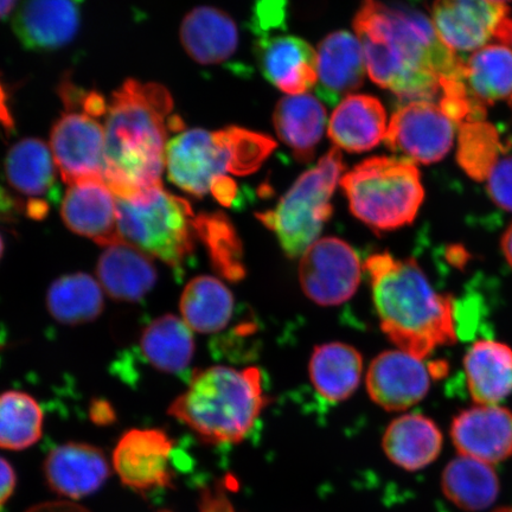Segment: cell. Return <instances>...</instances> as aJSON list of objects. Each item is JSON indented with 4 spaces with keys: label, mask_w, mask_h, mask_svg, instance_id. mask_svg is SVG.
<instances>
[{
    "label": "cell",
    "mask_w": 512,
    "mask_h": 512,
    "mask_svg": "<svg viewBox=\"0 0 512 512\" xmlns=\"http://www.w3.org/2000/svg\"><path fill=\"white\" fill-rule=\"evenodd\" d=\"M370 79L408 101H440L464 83V61L420 11L362 0L352 22Z\"/></svg>",
    "instance_id": "cell-1"
},
{
    "label": "cell",
    "mask_w": 512,
    "mask_h": 512,
    "mask_svg": "<svg viewBox=\"0 0 512 512\" xmlns=\"http://www.w3.org/2000/svg\"><path fill=\"white\" fill-rule=\"evenodd\" d=\"M174 100L158 83L126 80L105 115L102 178L115 197L137 201L163 187L170 131L182 132Z\"/></svg>",
    "instance_id": "cell-2"
},
{
    "label": "cell",
    "mask_w": 512,
    "mask_h": 512,
    "mask_svg": "<svg viewBox=\"0 0 512 512\" xmlns=\"http://www.w3.org/2000/svg\"><path fill=\"white\" fill-rule=\"evenodd\" d=\"M381 329L396 347L425 360L457 341L456 302L434 290L413 259L379 253L364 262Z\"/></svg>",
    "instance_id": "cell-3"
},
{
    "label": "cell",
    "mask_w": 512,
    "mask_h": 512,
    "mask_svg": "<svg viewBox=\"0 0 512 512\" xmlns=\"http://www.w3.org/2000/svg\"><path fill=\"white\" fill-rule=\"evenodd\" d=\"M267 402L258 368L215 366L192 375L169 414L207 444H238L251 433Z\"/></svg>",
    "instance_id": "cell-4"
},
{
    "label": "cell",
    "mask_w": 512,
    "mask_h": 512,
    "mask_svg": "<svg viewBox=\"0 0 512 512\" xmlns=\"http://www.w3.org/2000/svg\"><path fill=\"white\" fill-rule=\"evenodd\" d=\"M277 144L265 134L230 126L220 131L202 128L179 132L166 147L168 177L195 197L211 190L229 174L251 175L270 157Z\"/></svg>",
    "instance_id": "cell-5"
},
{
    "label": "cell",
    "mask_w": 512,
    "mask_h": 512,
    "mask_svg": "<svg viewBox=\"0 0 512 512\" xmlns=\"http://www.w3.org/2000/svg\"><path fill=\"white\" fill-rule=\"evenodd\" d=\"M339 184L352 215L377 233L412 224L425 200L418 166L403 157L366 159Z\"/></svg>",
    "instance_id": "cell-6"
},
{
    "label": "cell",
    "mask_w": 512,
    "mask_h": 512,
    "mask_svg": "<svg viewBox=\"0 0 512 512\" xmlns=\"http://www.w3.org/2000/svg\"><path fill=\"white\" fill-rule=\"evenodd\" d=\"M344 171L341 152L334 147L294 182L277 207L256 214L290 258H299L319 239L334 211L331 198Z\"/></svg>",
    "instance_id": "cell-7"
},
{
    "label": "cell",
    "mask_w": 512,
    "mask_h": 512,
    "mask_svg": "<svg viewBox=\"0 0 512 512\" xmlns=\"http://www.w3.org/2000/svg\"><path fill=\"white\" fill-rule=\"evenodd\" d=\"M121 239L164 264L181 268L194 253L197 217L190 203L160 187L137 201L117 197Z\"/></svg>",
    "instance_id": "cell-8"
},
{
    "label": "cell",
    "mask_w": 512,
    "mask_h": 512,
    "mask_svg": "<svg viewBox=\"0 0 512 512\" xmlns=\"http://www.w3.org/2000/svg\"><path fill=\"white\" fill-rule=\"evenodd\" d=\"M508 5L491 0H435L433 27L454 54L482 49L492 41L509 46L512 19Z\"/></svg>",
    "instance_id": "cell-9"
},
{
    "label": "cell",
    "mask_w": 512,
    "mask_h": 512,
    "mask_svg": "<svg viewBox=\"0 0 512 512\" xmlns=\"http://www.w3.org/2000/svg\"><path fill=\"white\" fill-rule=\"evenodd\" d=\"M458 125L439 102L409 101L393 114L384 143L413 163L434 164L451 151Z\"/></svg>",
    "instance_id": "cell-10"
},
{
    "label": "cell",
    "mask_w": 512,
    "mask_h": 512,
    "mask_svg": "<svg viewBox=\"0 0 512 512\" xmlns=\"http://www.w3.org/2000/svg\"><path fill=\"white\" fill-rule=\"evenodd\" d=\"M362 279V264L354 248L342 239H318L300 256L299 281L312 302L337 306L348 302Z\"/></svg>",
    "instance_id": "cell-11"
},
{
    "label": "cell",
    "mask_w": 512,
    "mask_h": 512,
    "mask_svg": "<svg viewBox=\"0 0 512 512\" xmlns=\"http://www.w3.org/2000/svg\"><path fill=\"white\" fill-rule=\"evenodd\" d=\"M98 119L67 108L51 128L49 147L67 185L88 179L104 181L105 127Z\"/></svg>",
    "instance_id": "cell-12"
},
{
    "label": "cell",
    "mask_w": 512,
    "mask_h": 512,
    "mask_svg": "<svg viewBox=\"0 0 512 512\" xmlns=\"http://www.w3.org/2000/svg\"><path fill=\"white\" fill-rule=\"evenodd\" d=\"M174 441L159 428L131 430L113 452V466L121 482L139 494L171 488Z\"/></svg>",
    "instance_id": "cell-13"
},
{
    "label": "cell",
    "mask_w": 512,
    "mask_h": 512,
    "mask_svg": "<svg viewBox=\"0 0 512 512\" xmlns=\"http://www.w3.org/2000/svg\"><path fill=\"white\" fill-rule=\"evenodd\" d=\"M433 375L421 358L400 349L384 351L368 369V394L388 412L406 411L425 399Z\"/></svg>",
    "instance_id": "cell-14"
},
{
    "label": "cell",
    "mask_w": 512,
    "mask_h": 512,
    "mask_svg": "<svg viewBox=\"0 0 512 512\" xmlns=\"http://www.w3.org/2000/svg\"><path fill=\"white\" fill-rule=\"evenodd\" d=\"M57 166L50 147L37 138L19 140L6 155L4 175L11 190L30 200V216L41 219L47 214L48 202L60 198Z\"/></svg>",
    "instance_id": "cell-15"
},
{
    "label": "cell",
    "mask_w": 512,
    "mask_h": 512,
    "mask_svg": "<svg viewBox=\"0 0 512 512\" xmlns=\"http://www.w3.org/2000/svg\"><path fill=\"white\" fill-rule=\"evenodd\" d=\"M81 21L82 0H22L12 29L25 49L50 53L74 41Z\"/></svg>",
    "instance_id": "cell-16"
},
{
    "label": "cell",
    "mask_w": 512,
    "mask_h": 512,
    "mask_svg": "<svg viewBox=\"0 0 512 512\" xmlns=\"http://www.w3.org/2000/svg\"><path fill=\"white\" fill-rule=\"evenodd\" d=\"M256 57L261 73L287 95L306 94L318 81L317 50L303 38L258 32Z\"/></svg>",
    "instance_id": "cell-17"
},
{
    "label": "cell",
    "mask_w": 512,
    "mask_h": 512,
    "mask_svg": "<svg viewBox=\"0 0 512 512\" xmlns=\"http://www.w3.org/2000/svg\"><path fill=\"white\" fill-rule=\"evenodd\" d=\"M451 439L459 456L486 464L512 456V413L501 406L477 405L454 416Z\"/></svg>",
    "instance_id": "cell-18"
},
{
    "label": "cell",
    "mask_w": 512,
    "mask_h": 512,
    "mask_svg": "<svg viewBox=\"0 0 512 512\" xmlns=\"http://www.w3.org/2000/svg\"><path fill=\"white\" fill-rule=\"evenodd\" d=\"M61 216L72 232L100 246L124 241L119 232L117 197L102 179L68 185Z\"/></svg>",
    "instance_id": "cell-19"
},
{
    "label": "cell",
    "mask_w": 512,
    "mask_h": 512,
    "mask_svg": "<svg viewBox=\"0 0 512 512\" xmlns=\"http://www.w3.org/2000/svg\"><path fill=\"white\" fill-rule=\"evenodd\" d=\"M367 72L362 44L356 35L338 30L319 43L316 93L325 104L338 105L357 91Z\"/></svg>",
    "instance_id": "cell-20"
},
{
    "label": "cell",
    "mask_w": 512,
    "mask_h": 512,
    "mask_svg": "<svg viewBox=\"0 0 512 512\" xmlns=\"http://www.w3.org/2000/svg\"><path fill=\"white\" fill-rule=\"evenodd\" d=\"M43 471L49 488L70 499L95 494L111 475L105 453L98 447L82 443L54 448L44 460Z\"/></svg>",
    "instance_id": "cell-21"
},
{
    "label": "cell",
    "mask_w": 512,
    "mask_h": 512,
    "mask_svg": "<svg viewBox=\"0 0 512 512\" xmlns=\"http://www.w3.org/2000/svg\"><path fill=\"white\" fill-rule=\"evenodd\" d=\"M96 274L108 296L127 303L143 299L155 287L158 278L151 256L125 241L105 249Z\"/></svg>",
    "instance_id": "cell-22"
},
{
    "label": "cell",
    "mask_w": 512,
    "mask_h": 512,
    "mask_svg": "<svg viewBox=\"0 0 512 512\" xmlns=\"http://www.w3.org/2000/svg\"><path fill=\"white\" fill-rule=\"evenodd\" d=\"M387 113L374 96L349 95L339 102L328 134L339 149L352 153L373 150L387 134Z\"/></svg>",
    "instance_id": "cell-23"
},
{
    "label": "cell",
    "mask_w": 512,
    "mask_h": 512,
    "mask_svg": "<svg viewBox=\"0 0 512 512\" xmlns=\"http://www.w3.org/2000/svg\"><path fill=\"white\" fill-rule=\"evenodd\" d=\"M181 43L192 60L214 66L227 61L238 50V25L220 9L198 6L183 18Z\"/></svg>",
    "instance_id": "cell-24"
},
{
    "label": "cell",
    "mask_w": 512,
    "mask_h": 512,
    "mask_svg": "<svg viewBox=\"0 0 512 512\" xmlns=\"http://www.w3.org/2000/svg\"><path fill=\"white\" fill-rule=\"evenodd\" d=\"M467 388L477 405L496 406L512 393V349L479 339L464 358Z\"/></svg>",
    "instance_id": "cell-25"
},
{
    "label": "cell",
    "mask_w": 512,
    "mask_h": 512,
    "mask_svg": "<svg viewBox=\"0 0 512 512\" xmlns=\"http://www.w3.org/2000/svg\"><path fill=\"white\" fill-rule=\"evenodd\" d=\"M382 447L396 466L406 471H419L439 457L443 433L427 416L406 414L390 422L383 435Z\"/></svg>",
    "instance_id": "cell-26"
},
{
    "label": "cell",
    "mask_w": 512,
    "mask_h": 512,
    "mask_svg": "<svg viewBox=\"0 0 512 512\" xmlns=\"http://www.w3.org/2000/svg\"><path fill=\"white\" fill-rule=\"evenodd\" d=\"M326 111L310 94L285 96L274 111V127L281 142L299 162H310L326 127Z\"/></svg>",
    "instance_id": "cell-27"
},
{
    "label": "cell",
    "mask_w": 512,
    "mask_h": 512,
    "mask_svg": "<svg viewBox=\"0 0 512 512\" xmlns=\"http://www.w3.org/2000/svg\"><path fill=\"white\" fill-rule=\"evenodd\" d=\"M464 83L467 94L479 106L504 102L512 108V49L502 43H491L475 51L464 61Z\"/></svg>",
    "instance_id": "cell-28"
},
{
    "label": "cell",
    "mask_w": 512,
    "mask_h": 512,
    "mask_svg": "<svg viewBox=\"0 0 512 512\" xmlns=\"http://www.w3.org/2000/svg\"><path fill=\"white\" fill-rule=\"evenodd\" d=\"M363 358L345 343L318 345L310 361L313 387L325 400L341 402L350 398L360 386Z\"/></svg>",
    "instance_id": "cell-29"
},
{
    "label": "cell",
    "mask_w": 512,
    "mask_h": 512,
    "mask_svg": "<svg viewBox=\"0 0 512 512\" xmlns=\"http://www.w3.org/2000/svg\"><path fill=\"white\" fill-rule=\"evenodd\" d=\"M441 489L448 501L459 509L478 512L496 502L501 484L492 465L459 456L445 467Z\"/></svg>",
    "instance_id": "cell-30"
},
{
    "label": "cell",
    "mask_w": 512,
    "mask_h": 512,
    "mask_svg": "<svg viewBox=\"0 0 512 512\" xmlns=\"http://www.w3.org/2000/svg\"><path fill=\"white\" fill-rule=\"evenodd\" d=\"M192 330L174 315L159 317L147 326L140 338V350L151 366L163 373L181 374L195 354Z\"/></svg>",
    "instance_id": "cell-31"
},
{
    "label": "cell",
    "mask_w": 512,
    "mask_h": 512,
    "mask_svg": "<svg viewBox=\"0 0 512 512\" xmlns=\"http://www.w3.org/2000/svg\"><path fill=\"white\" fill-rule=\"evenodd\" d=\"M179 309L191 330L215 334L226 328L232 319L234 298L221 280L200 275L184 288Z\"/></svg>",
    "instance_id": "cell-32"
},
{
    "label": "cell",
    "mask_w": 512,
    "mask_h": 512,
    "mask_svg": "<svg viewBox=\"0 0 512 512\" xmlns=\"http://www.w3.org/2000/svg\"><path fill=\"white\" fill-rule=\"evenodd\" d=\"M104 294L91 275H63L49 287L47 306L57 322L80 325L93 322L104 311Z\"/></svg>",
    "instance_id": "cell-33"
},
{
    "label": "cell",
    "mask_w": 512,
    "mask_h": 512,
    "mask_svg": "<svg viewBox=\"0 0 512 512\" xmlns=\"http://www.w3.org/2000/svg\"><path fill=\"white\" fill-rule=\"evenodd\" d=\"M457 162L473 181L483 182L503 156L505 146L497 128L484 119L458 127Z\"/></svg>",
    "instance_id": "cell-34"
},
{
    "label": "cell",
    "mask_w": 512,
    "mask_h": 512,
    "mask_svg": "<svg viewBox=\"0 0 512 512\" xmlns=\"http://www.w3.org/2000/svg\"><path fill=\"white\" fill-rule=\"evenodd\" d=\"M43 412L37 401L22 392L0 394V448L22 451L42 437Z\"/></svg>",
    "instance_id": "cell-35"
},
{
    "label": "cell",
    "mask_w": 512,
    "mask_h": 512,
    "mask_svg": "<svg viewBox=\"0 0 512 512\" xmlns=\"http://www.w3.org/2000/svg\"><path fill=\"white\" fill-rule=\"evenodd\" d=\"M486 191L498 208L512 213V155L498 160L486 178Z\"/></svg>",
    "instance_id": "cell-36"
},
{
    "label": "cell",
    "mask_w": 512,
    "mask_h": 512,
    "mask_svg": "<svg viewBox=\"0 0 512 512\" xmlns=\"http://www.w3.org/2000/svg\"><path fill=\"white\" fill-rule=\"evenodd\" d=\"M229 478L204 488L200 496V512H236L229 497Z\"/></svg>",
    "instance_id": "cell-37"
},
{
    "label": "cell",
    "mask_w": 512,
    "mask_h": 512,
    "mask_svg": "<svg viewBox=\"0 0 512 512\" xmlns=\"http://www.w3.org/2000/svg\"><path fill=\"white\" fill-rule=\"evenodd\" d=\"M16 485L17 476L14 467H12L8 460L0 457V509L14 495Z\"/></svg>",
    "instance_id": "cell-38"
},
{
    "label": "cell",
    "mask_w": 512,
    "mask_h": 512,
    "mask_svg": "<svg viewBox=\"0 0 512 512\" xmlns=\"http://www.w3.org/2000/svg\"><path fill=\"white\" fill-rule=\"evenodd\" d=\"M25 512H91L72 502H50L36 505Z\"/></svg>",
    "instance_id": "cell-39"
},
{
    "label": "cell",
    "mask_w": 512,
    "mask_h": 512,
    "mask_svg": "<svg viewBox=\"0 0 512 512\" xmlns=\"http://www.w3.org/2000/svg\"><path fill=\"white\" fill-rule=\"evenodd\" d=\"M0 126L8 131L15 127V120L9 107L8 93H6L2 81H0Z\"/></svg>",
    "instance_id": "cell-40"
},
{
    "label": "cell",
    "mask_w": 512,
    "mask_h": 512,
    "mask_svg": "<svg viewBox=\"0 0 512 512\" xmlns=\"http://www.w3.org/2000/svg\"><path fill=\"white\" fill-rule=\"evenodd\" d=\"M92 418L95 424L108 425L114 421V412L106 402H96L92 407Z\"/></svg>",
    "instance_id": "cell-41"
},
{
    "label": "cell",
    "mask_w": 512,
    "mask_h": 512,
    "mask_svg": "<svg viewBox=\"0 0 512 512\" xmlns=\"http://www.w3.org/2000/svg\"><path fill=\"white\" fill-rule=\"evenodd\" d=\"M501 247L505 260L512 267V223L503 234Z\"/></svg>",
    "instance_id": "cell-42"
},
{
    "label": "cell",
    "mask_w": 512,
    "mask_h": 512,
    "mask_svg": "<svg viewBox=\"0 0 512 512\" xmlns=\"http://www.w3.org/2000/svg\"><path fill=\"white\" fill-rule=\"evenodd\" d=\"M18 0H0V21L8 18L14 12Z\"/></svg>",
    "instance_id": "cell-43"
},
{
    "label": "cell",
    "mask_w": 512,
    "mask_h": 512,
    "mask_svg": "<svg viewBox=\"0 0 512 512\" xmlns=\"http://www.w3.org/2000/svg\"><path fill=\"white\" fill-rule=\"evenodd\" d=\"M4 253V241L2 235H0V259H2Z\"/></svg>",
    "instance_id": "cell-44"
},
{
    "label": "cell",
    "mask_w": 512,
    "mask_h": 512,
    "mask_svg": "<svg viewBox=\"0 0 512 512\" xmlns=\"http://www.w3.org/2000/svg\"><path fill=\"white\" fill-rule=\"evenodd\" d=\"M491 2L507 5V3L512 2V0H491Z\"/></svg>",
    "instance_id": "cell-45"
},
{
    "label": "cell",
    "mask_w": 512,
    "mask_h": 512,
    "mask_svg": "<svg viewBox=\"0 0 512 512\" xmlns=\"http://www.w3.org/2000/svg\"><path fill=\"white\" fill-rule=\"evenodd\" d=\"M495 512H512V508H499Z\"/></svg>",
    "instance_id": "cell-46"
},
{
    "label": "cell",
    "mask_w": 512,
    "mask_h": 512,
    "mask_svg": "<svg viewBox=\"0 0 512 512\" xmlns=\"http://www.w3.org/2000/svg\"><path fill=\"white\" fill-rule=\"evenodd\" d=\"M509 47L512 49V36H511Z\"/></svg>",
    "instance_id": "cell-47"
}]
</instances>
